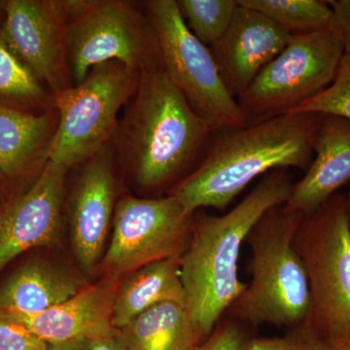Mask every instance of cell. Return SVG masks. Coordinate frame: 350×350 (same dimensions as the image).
<instances>
[{
    "label": "cell",
    "instance_id": "1",
    "mask_svg": "<svg viewBox=\"0 0 350 350\" xmlns=\"http://www.w3.org/2000/svg\"><path fill=\"white\" fill-rule=\"evenodd\" d=\"M213 135L160 66L142 71L111 144L139 190L158 198L197 167Z\"/></svg>",
    "mask_w": 350,
    "mask_h": 350
},
{
    "label": "cell",
    "instance_id": "2",
    "mask_svg": "<svg viewBox=\"0 0 350 350\" xmlns=\"http://www.w3.org/2000/svg\"><path fill=\"white\" fill-rule=\"evenodd\" d=\"M322 114L288 112L214 133L197 167L169 196L186 213L224 211L250 184L276 170L306 172L313 160Z\"/></svg>",
    "mask_w": 350,
    "mask_h": 350
},
{
    "label": "cell",
    "instance_id": "3",
    "mask_svg": "<svg viewBox=\"0 0 350 350\" xmlns=\"http://www.w3.org/2000/svg\"><path fill=\"white\" fill-rule=\"evenodd\" d=\"M293 184L288 170H273L223 215L196 211L180 256V275L186 308L200 342L247 287L239 280V261L251 229L269 209L286 204Z\"/></svg>",
    "mask_w": 350,
    "mask_h": 350
},
{
    "label": "cell",
    "instance_id": "4",
    "mask_svg": "<svg viewBox=\"0 0 350 350\" xmlns=\"http://www.w3.org/2000/svg\"><path fill=\"white\" fill-rule=\"evenodd\" d=\"M304 216L285 204L269 209L251 229L247 271L252 278L228 310L251 325L293 328L308 319L310 288L305 267L294 245Z\"/></svg>",
    "mask_w": 350,
    "mask_h": 350
},
{
    "label": "cell",
    "instance_id": "5",
    "mask_svg": "<svg viewBox=\"0 0 350 350\" xmlns=\"http://www.w3.org/2000/svg\"><path fill=\"white\" fill-rule=\"evenodd\" d=\"M294 245L310 288L306 323L321 340H350V226L345 196L337 193L304 216Z\"/></svg>",
    "mask_w": 350,
    "mask_h": 350
},
{
    "label": "cell",
    "instance_id": "6",
    "mask_svg": "<svg viewBox=\"0 0 350 350\" xmlns=\"http://www.w3.org/2000/svg\"><path fill=\"white\" fill-rule=\"evenodd\" d=\"M73 86L94 66L117 61L142 72L163 66L158 39L139 2L66 0Z\"/></svg>",
    "mask_w": 350,
    "mask_h": 350
},
{
    "label": "cell",
    "instance_id": "7",
    "mask_svg": "<svg viewBox=\"0 0 350 350\" xmlns=\"http://www.w3.org/2000/svg\"><path fill=\"white\" fill-rule=\"evenodd\" d=\"M140 75L117 61L98 64L79 84L54 96L59 123L50 162L69 170L111 144L119 113L137 90Z\"/></svg>",
    "mask_w": 350,
    "mask_h": 350
},
{
    "label": "cell",
    "instance_id": "8",
    "mask_svg": "<svg viewBox=\"0 0 350 350\" xmlns=\"http://www.w3.org/2000/svg\"><path fill=\"white\" fill-rule=\"evenodd\" d=\"M158 39L163 70L214 133L247 126L213 54L189 29L176 0L142 2Z\"/></svg>",
    "mask_w": 350,
    "mask_h": 350
},
{
    "label": "cell",
    "instance_id": "9",
    "mask_svg": "<svg viewBox=\"0 0 350 350\" xmlns=\"http://www.w3.org/2000/svg\"><path fill=\"white\" fill-rule=\"evenodd\" d=\"M344 55L330 29L292 36L237 98L247 125L285 114L323 92L335 79Z\"/></svg>",
    "mask_w": 350,
    "mask_h": 350
},
{
    "label": "cell",
    "instance_id": "10",
    "mask_svg": "<svg viewBox=\"0 0 350 350\" xmlns=\"http://www.w3.org/2000/svg\"><path fill=\"white\" fill-rule=\"evenodd\" d=\"M194 214L186 213L169 195L122 198L115 207L111 239L103 260L107 278L119 282L150 262L181 256L192 234Z\"/></svg>",
    "mask_w": 350,
    "mask_h": 350
},
{
    "label": "cell",
    "instance_id": "11",
    "mask_svg": "<svg viewBox=\"0 0 350 350\" xmlns=\"http://www.w3.org/2000/svg\"><path fill=\"white\" fill-rule=\"evenodd\" d=\"M7 43L57 96L73 86L68 62L66 0H2Z\"/></svg>",
    "mask_w": 350,
    "mask_h": 350
},
{
    "label": "cell",
    "instance_id": "12",
    "mask_svg": "<svg viewBox=\"0 0 350 350\" xmlns=\"http://www.w3.org/2000/svg\"><path fill=\"white\" fill-rule=\"evenodd\" d=\"M68 172L49 161L29 188L0 199V273L25 251L55 243Z\"/></svg>",
    "mask_w": 350,
    "mask_h": 350
},
{
    "label": "cell",
    "instance_id": "13",
    "mask_svg": "<svg viewBox=\"0 0 350 350\" xmlns=\"http://www.w3.org/2000/svg\"><path fill=\"white\" fill-rule=\"evenodd\" d=\"M112 144L78 165L68 200L71 241L80 266L91 273L100 261L117 202L116 167Z\"/></svg>",
    "mask_w": 350,
    "mask_h": 350
},
{
    "label": "cell",
    "instance_id": "14",
    "mask_svg": "<svg viewBox=\"0 0 350 350\" xmlns=\"http://www.w3.org/2000/svg\"><path fill=\"white\" fill-rule=\"evenodd\" d=\"M291 38L266 16L239 4L228 31L209 47L228 92L238 98Z\"/></svg>",
    "mask_w": 350,
    "mask_h": 350
},
{
    "label": "cell",
    "instance_id": "15",
    "mask_svg": "<svg viewBox=\"0 0 350 350\" xmlns=\"http://www.w3.org/2000/svg\"><path fill=\"white\" fill-rule=\"evenodd\" d=\"M59 123L56 108L31 114L0 107V199L29 187L49 162Z\"/></svg>",
    "mask_w": 350,
    "mask_h": 350
},
{
    "label": "cell",
    "instance_id": "16",
    "mask_svg": "<svg viewBox=\"0 0 350 350\" xmlns=\"http://www.w3.org/2000/svg\"><path fill=\"white\" fill-rule=\"evenodd\" d=\"M118 280L107 278L85 286L75 296L34 315L7 314L49 345L107 337L112 326Z\"/></svg>",
    "mask_w": 350,
    "mask_h": 350
},
{
    "label": "cell",
    "instance_id": "17",
    "mask_svg": "<svg viewBox=\"0 0 350 350\" xmlns=\"http://www.w3.org/2000/svg\"><path fill=\"white\" fill-rule=\"evenodd\" d=\"M313 160L305 175L293 184L285 206L308 215L350 181V121L322 115Z\"/></svg>",
    "mask_w": 350,
    "mask_h": 350
},
{
    "label": "cell",
    "instance_id": "18",
    "mask_svg": "<svg viewBox=\"0 0 350 350\" xmlns=\"http://www.w3.org/2000/svg\"><path fill=\"white\" fill-rule=\"evenodd\" d=\"M84 287L70 271L44 260H31L0 285V312L38 314L68 301Z\"/></svg>",
    "mask_w": 350,
    "mask_h": 350
},
{
    "label": "cell",
    "instance_id": "19",
    "mask_svg": "<svg viewBox=\"0 0 350 350\" xmlns=\"http://www.w3.org/2000/svg\"><path fill=\"white\" fill-rule=\"evenodd\" d=\"M165 301L186 306L180 256L150 262L118 284L113 305V328L121 329L140 313Z\"/></svg>",
    "mask_w": 350,
    "mask_h": 350
},
{
    "label": "cell",
    "instance_id": "20",
    "mask_svg": "<svg viewBox=\"0 0 350 350\" xmlns=\"http://www.w3.org/2000/svg\"><path fill=\"white\" fill-rule=\"evenodd\" d=\"M128 350H194L200 344L185 306L159 304L118 329Z\"/></svg>",
    "mask_w": 350,
    "mask_h": 350
},
{
    "label": "cell",
    "instance_id": "21",
    "mask_svg": "<svg viewBox=\"0 0 350 350\" xmlns=\"http://www.w3.org/2000/svg\"><path fill=\"white\" fill-rule=\"evenodd\" d=\"M1 24L0 107L31 114H42L55 109L54 96L11 49L4 38Z\"/></svg>",
    "mask_w": 350,
    "mask_h": 350
},
{
    "label": "cell",
    "instance_id": "22",
    "mask_svg": "<svg viewBox=\"0 0 350 350\" xmlns=\"http://www.w3.org/2000/svg\"><path fill=\"white\" fill-rule=\"evenodd\" d=\"M273 21L290 36H304L329 29L333 9L324 0H238Z\"/></svg>",
    "mask_w": 350,
    "mask_h": 350
},
{
    "label": "cell",
    "instance_id": "23",
    "mask_svg": "<svg viewBox=\"0 0 350 350\" xmlns=\"http://www.w3.org/2000/svg\"><path fill=\"white\" fill-rule=\"evenodd\" d=\"M176 2L189 29L208 48L223 38L239 7L238 0H176Z\"/></svg>",
    "mask_w": 350,
    "mask_h": 350
},
{
    "label": "cell",
    "instance_id": "24",
    "mask_svg": "<svg viewBox=\"0 0 350 350\" xmlns=\"http://www.w3.org/2000/svg\"><path fill=\"white\" fill-rule=\"evenodd\" d=\"M289 112L334 115L350 121V53L342 56L330 86Z\"/></svg>",
    "mask_w": 350,
    "mask_h": 350
},
{
    "label": "cell",
    "instance_id": "25",
    "mask_svg": "<svg viewBox=\"0 0 350 350\" xmlns=\"http://www.w3.org/2000/svg\"><path fill=\"white\" fill-rule=\"evenodd\" d=\"M323 340L306 322L282 337L251 338L248 350H322Z\"/></svg>",
    "mask_w": 350,
    "mask_h": 350
},
{
    "label": "cell",
    "instance_id": "26",
    "mask_svg": "<svg viewBox=\"0 0 350 350\" xmlns=\"http://www.w3.org/2000/svg\"><path fill=\"white\" fill-rule=\"evenodd\" d=\"M250 340L238 321L221 319L213 333L194 350H248Z\"/></svg>",
    "mask_w": 350,
    "mask_h": 350
},
{
    "label": "cell",
    "instance_id": "27",
    "mask_svg": "<svg viewBox=\"0 0 350 350\" xmlns=\"http://www.w3.org/2000/svg\"><path fill=\"white\" fill-rule=\"evenodd\" d=\"M49 344L0 312V350H47Z\"/></svg>",
    "mask_w": 350,
    "mask_h": 350
},
{
    "label": "cell",
    "instance_id": "28",
    "mask_svg": "<svg viewBox=\"0 0 350 350\" xmlns=\"http://www.w3.org/2000/svg\"><path fill=\"white\" fill-rule=\"evenodd\" d=\"M329 4L333 9L329 29L340 39L345 53H350V0H332Z\"/></svg>",
    "mask_w": 350,
    "mask_h": 350
},
{
    "label": "cell",
    "instance_id": "29",
    "mask_svg": "<svg viewBox=\"0 0 350 350\" xmlns=\"http://www.w3.org/2000/svg\"><path fill=\"white\" fill-rule=\"evenodd\" d=\"M87 350H128L123 340L120 337L118 331L115 330L107 337L94 338L89 340Z\"/></svg>",
    "mask_w": 350,
    "mask_h": 350
},
{
    "label": "cell",
    "instance_id": "30",
    "mask_svg": "<svg viewBox=\"0 0 350 350\" xmlns=\"http://www.w3.org/2000/svg\"><path fill=\"white\" fill-rule=\"evenodd\" d=\"M86 340L63 342V344L49 345L47 350H87Z\"/></svg>",
    "mask_w": 350,
    "mask_h": 350
},
{
    "label": "cell",
    "instance_id": "31",
    "mask_svg": "<svg viewBox=\"0 0 350 350\" xmlns=\"http://www.w3.org/2000/svg\"><path fill=\"white\" fill-rule=\"evenodd\" d=\"M322 350H350V340H323Z\"/></svg>",
    "mask_w": 350,
    "mask_h": 350
},
{
    "label": "cell",
    "instance_id": "32",
    "mask_svg": "<svg viewBox=\"0 0 350 350\" xmlns=\"http://www.w3.org/2000/svg\"><path fill=\"white\" fill-rule=\"evenodd\" d=\"M347 198V216H349V226H350V189L349 195L345 196Z\"/></svg>",
    "mask_w": 350,
    "mask_h": 350
},
{
    "label": "cell",
    "instance_id": "33",
    "mask_svg": "<svg viewBox=\"0 0 350 350\" xmlns=\"http://www.w3.org/2000/svg\"><path fill=\"white\" fill-rule=\"evenodd\" d=\"M3 6H2V0H0V24H1L2 21H3Z\"/></svg>",
    "mask_w": 350,
    "mask_h": 350
}]
</instances>
